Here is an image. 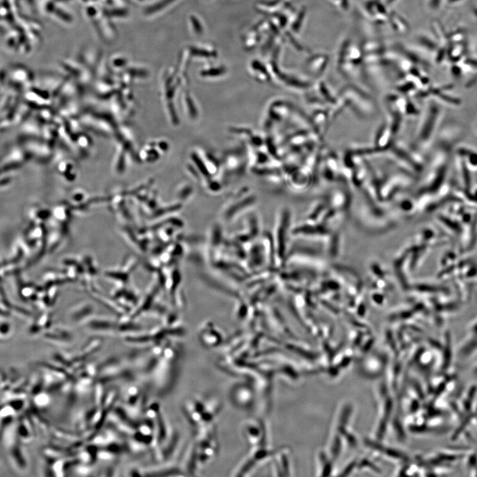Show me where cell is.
<instances>
[{
	"mask_svg": "<svg viewBox=\"0 0 477 477\" xmlns=\"http://www.w3.org/2000/svg\"><path fill=\"white\" fill-rule=\"evenodd\" d=\"M387 6L383 3L379 2L376 0H369L364 7V12L367 17L376 22H383L389 19V15L387 12Z\"/></svg>",
	"mask_w": 477,
	"mask_h": 477,
	"instance_id": "1",
	"label": "cell"
},
{
	"mask_svg": "<svg viewBox=\"0 0 477 477\" xmlns=\"http://www.w3.org/2000/svg\"><path fill=\"white\" fill-rule=\"evenodd\" d=\"M458 156L467 164L469 169H477V152L473 149L460 147L457 151Z\"/></svg>",
	"mask_w": 477,
	"mask_h": 477,
	"instance_id": "2",
	"label": "cell"
},
{
	"mask_svg": "<svg viewBox=\"0 0 477 477\" xmlns=\"http://www.w3.org/2000/svg\"><path fill=\"white\" fill-rule=\"evenodd\" d=\"M388 19L391 24L392 27H393L395 31L401 33H406V31H408L409 28L408 23L399 14L395 12L390 13Z\"/></svg>",
	"mask_w": 477,
	"mask_h": 477,
	"instance_id": "3",
	"label": "cell"
},
{
	"mask_svg": "<svg viewBox=\"0 0 477 477\" xmlns=\"http://www.w3.org/2000/svg\"><path fill=\"white\" fill-rule=\"evenodd\" d=\"M470 169L468 167L465 162L461 159V174L462 175V180H463V185L466 189H470L471 186V176L470 174Z\"/></svg>",
	"mask_w": 477,
	"mask_h": 477,
	"instance_id": "4",
	"label": "cell"
},
{
	"mask_svg": "<svg viewBox=\"0 0 477 477\" xmlns=\"http://www.w3.org/2000/svg\"><path fill=\"white\" fill-rule=\"evenodd\" d=\"M329 1L341 12H349L350 5H351L350 0H329Z\"/></svg>",
	"mask_w": 477,
	"mask_h": 477,
	"instance_id": "5",
	"label": "cell"
},
{
	"mask_svg": "<svg viewBox=\"0 0 477 477\" xmlns=\"http://www.w3.org/2000/svg\"><path fill=\"white\" fill-rule=\"evenodd\" d=\"M193 27H194V31H196L197 33H202V27H201V24L200 21L196 18H193L192 19Z\"/></svg>",
	"mask_w": 477,
	"mask_h": 477,
	"instance_id": "6",
	"label": "cell"
},
{
	"mask_svg": "<svg viewBox=\"0 0 477 477\" xmlns=\"http://www.w3.org/2000/svg\"><path fill=\"white\" fill-rule=\"evenodd\" d=\"M473 375H474L475 377L477 379V364H476V366H475L474 369H473Z\"/></svg>",
	"mask_w": 477,
	"mask_h": 477,
	"instance_id": "7",
	"label": "cell"
},
{
	"mask_svg": "<svg viewBox=\"0 0 477 477\" xmlns=\"http://www.w3.org/2000/svg\"></svg>",
	"mask_w": 477,
	"mask_h": 477,
	"instance_id": "8",
	"label": "cell"
}]
</instances>
